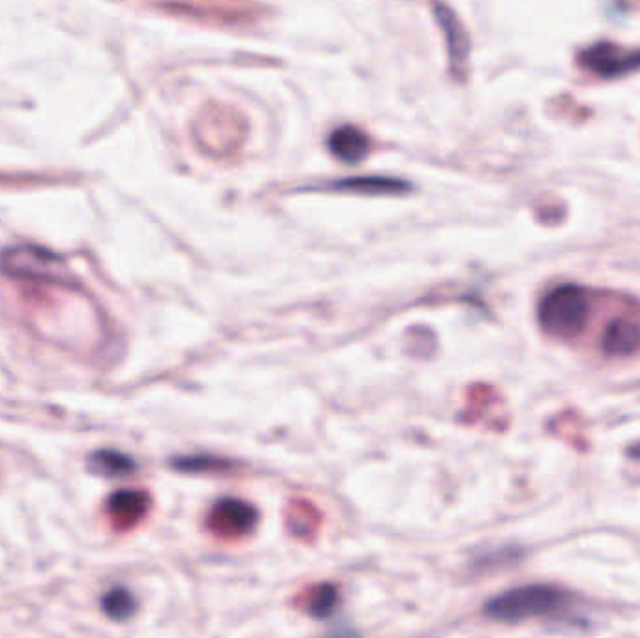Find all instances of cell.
Returning <instances> with one entry per match:
<instances>
[{
	"mask_svg": "<svg viewBox=\"0 0 640 638\" xmlns=\"http://www.w3.org/2000/svg\"><path fill=\"white\" fill-rule=\"evenodd\" d=\"M2 266L17 276L62 277L64 266L55 253L38 246H15L4 251Z\"/></svg>",
	"mask_w": 640,
	"mask_h": 638,
	"instance_id": "obj_5",
	"label": "cell"
},
{
	"mask_svg": "<svg viewBox=\"0 0 640 638\" xmlns=\"http://www.w3.org/2000/svg\"><path fill=\"white\" fill-rule=\"evenodd\" d=\"M337 588L332 584H320L313 594L309 595V601H307V612L315 618H326L334 612L337 607Z\"/></svg>",
	"mask_w": 640,
	"mask_h": 638,
	"instance_id": "obj_15",
	"label": "cell"
},
{
	"mask_svg": "<svg viewBox=\"0 0 640 638\" xmlns=\"http://www.w3.org/2000/svg\"><path fill=\"white\" fill-rule=\"evenodd\" d=\"M568 601L569 595L556 586L526 584L489 599L485 605V614L496 622L519 624L530 618L553 614Z\"/></svg>",
	"mask_w": 640,
	"mask_h": 638,
	"instance_id": "obj_1",
	"label": "cell"
},
{
	"mask_svg": "<svg viewBox=\"0 0 640 638\" xmlns=\"http://www.w3.org/2000/svg\"><path fill=\"white\" fill-rule=\"evenodd\" d=\"M102 609L111 620L126 622L137 610V601L128 588L115 586L107 594L103 595Z\"/></svg>",
	"mask_w": 640,
	"mask_h": 638,
	"instance_id": "obj_13",
	"label": "cell"
},
{
	"mask_svg": "<svg viewBox=\"0 0 640 638\" xmlns=\"http://www.w3.org/2000/svg\"><path fill=\"white\" fill-rule=\"evenodd\" d=\"M584 70L599 77H622L640 70V49H624L620 45L596 44L579 55Z\"/></svg>",
	"mask_w": 640,
	"mask_h": 638,
	"instance_id": "obj_4",
	"label": "cell"
},
{
	"mask_svg": "<svg viewBox=\"0 0 640 638\" xmlns=\"http://www.w3.org/2000/svg\"><path fill=\"white\" fill-rule=\"evenodd\" d=\"M150 506V498L143 491H118L107 500V513L120 530H128L141 521Z\"/></svg>",
	"mask_w": 640,
	"mask_h": 638,
	"instance_id": "obj_9",
	"label": "cell"
},
{
	"mask_svg": "<svg viewBox=\"0 0 640 638\" xmlns=\"http://www.w3.org/2000/svg\"><path fill=\"white\" fill-rule=\"evenodd\" d=\"M259 522V513L248 502L236 498H221L210 513L206 524L219 536H246L255 530Z\"/></svg>",
	"mask_w": 640,
	"mask_h": 638,
	"instance_id": "obj_6",
	"label": "cell"
},
{
	"mask_svg": "<svg viewBox=\"0 0 640 638\" xmlns=\"http://www.w3.org/2000/svg\"><path fill=\"white\" fill-rule=\"evenodd\" d=\"M90 468L96 474H103L107 478H118V476L131 474L137 468V464L131 457L120 453V451L102 450L96 451L90 457Z\"/></svg>",
	"mask_w": 640,
	"mask_h": 638,
	"instance_id": "obj_12",
	"label": "cell"
},
{
	"mask_svg": "<svg viewBox=\"0 0 640 638\" xmlns=\"http://www.w3.org/2000/svg\"><path fill=\"white\" fill-rule=\"evenodd\" d=\"M175 10H182L184 14L199 21L212 19L216 23H244L261 12V8L253 4H184L175 6Z\"/></svg>",
	"mask_w": 640,
	"mask_h": 638,
	"instance_id": "obj_10",
	"label": "cell"
},
{
	"mask_svg": "<svg viewBox=\"0 0 640 638\" xmlns=\"http://www.w3.org/2000/svg\"><path fill=\"white\" fill-rule=\"evenodd\" d=\"M328 146L337 160L345 163H358L364 160L369 152V139L364 131L356 126H341L332 131Z\"/></svg>",
	"mask_w": 640,
	"mask_h": 638,
	"instance_id": "obj_11",
	"label": "cell"
},
{
	"mask_svg": "<svg viewBox=\"0 0 640 638\" xmlns=\"http://www.w3.org/2000/svg\"><path fill=\"white\" fill-rule=\"evenodd\" d=\"M601 350L612 358L633 356L640 350V324L637 320L618 317L601 335Z\"/></svg>",
	"mask_w": 640,
	"mask_h": 638,
	"instance_id": "obj_7",
	"label": "cell"
},
{
	"mask_svg": "<svg viewBox=\"0 0 640 638\" xmlns=\"http://www.w3.org/2000/svg\"><path fill=\"white\" fill-rule=\"evenodd\" d=\"M246 133V124L233 109L227 107H212L206 109L199 118V143L214 154H229L238 148Z\"/></svg>",
	"mask_w": 640,
	"mask_h": 638,
	"instance_id": "obj_3",
	"label": "cell"
},
{
	"mask_svg": "<svg viewBox=\"0 0 640 638\" xmlns=\"http://www.w3.org/2000/svg\"><path fill=\"white\" fill-rule=\"evenodd\" d=\"M334 189L358 191V193H397L407 191L408 184L393 178H347L334 184Z\"/></svg>",
	"mask_w": 640,
	"mask_h": 638,
	"instance_id": "obj_14",
	"label": "cell"
},
{
	"mask_svg": "<svg viewBox=\"0 0 640 638\" xmlns=\"http://www.w3.org/2000/svg\"><path fill=\"white\" fill-rule=\"evenodd\" d=\"M627 455H629L631 459H639L640 461V442H637L635 446H631V448L627 450Z\"/></svg>",
	"mask_w": 640,
	"mask_h": 638,
	"instance_id": "obj_17",
	"label": "cell"
},
{
	"mask_svg": "<svg viewBox=\"0 0 640 638\" xmlns=\"http://www.w3.org/2000/svg\"><path fill=\"white\" fill-rule=\"evenodd\" d=\"M433 10H435L438 23L442 25L444 34H446L451 70L457 77H463L466 72V58H468V38H466L465 29L448 6L437 4V6H433Z\"/></svg>",
	"mask_w": 640,
	"mask_h": 638,
	"instance_id": "obj_8",
	"label": "cell"
},
{
	"mask_svg": "<svg viewBox=\"0 0 640 638\" xmlns=\"http://www.w3.org/2000/svg\"><path fill=\"white\" fill-rule=\"evenodd\" d=\"M176 468L186 470V472H201V470H218V468H227L229 463L212 459V457H186V459H178L175 461Z\"/></svg>",
	"mask_w": 640,
	"mask_h": 638,
	"instance_id": "obj_16",
	"label": "cell"
},
{
	"mask_svg": "<svg viewBox=\"0 0 640 638\" xmlns=\"http://www.w3.org/2000/svg\"><path fill=\"white\" fill-rule=\"evenodd\" d=\"M590 298L577 285H560L549 290L538 307V320L547 334L571 339L581 334L590 319Z\"/></svg>",
	"mask_w": 640,
	"mask_h": 638,
	"instance_id": "obj_2",
	"label": "cell"
}]
</instances>
